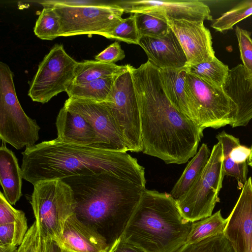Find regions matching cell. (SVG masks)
I'll return each mask as SVG.
<instances>
[{"label":"cell","instance_id":"6da1fadb","mask_svg":"<svg viewBox=\"0 0 252 252\" xmlns=\"http://www.w3.org/2000/svg\"><path fill=\"white\" fill-rule=\"evenodd\" d=\"M130 71L140 111L142 152L167 164L185 163L196 154L204 129L173 106L158 69L149 61Z\"/></svg>","mask_w":252,"mask_h":252},{"label":"cell","instance_id":"7a4b0ae2","mask_svg":"<svg viewBox=\"0 0 252 252\" xmlns=\"http://www.w3.org/2000/svg\"><path fill=\"white\" fill-rule=\"evenodd\" d=\"M23 179L34 185L46 180L108 173L145 186L144 168L126 152L69 144L57 138L26 148Z\"/></svg>","mask_w":252,"mask_h":252},{"label":"cell","instance_id":"3957f363","mask_svg":"<svg viewBox=\"0 0 252 252\" xmlns=\"http://www.w3.org/2000/svg\"><path fill=\"white\" fill-rule=\"evenodd\" d=\"M62 180L73 190L77 217L99 232L109 247L123 233L145 189L108 173Z\"/></svg>","mask_w":252,"mask_h":252},{"label":"cell","instance_id":"277c9868","mask_svg":"<svg viewBox=\"0 0 252 252\" xmlns=\"http://www.w3.org/2000/svg\"><path fill=\"white\" fill-rule=\"evenodd\" d=\"M192 223L170 193L145 189L120 238L144 252H175L185 244Z\"/></svg>","mask_w":252,"mask_h":252},{"label":"cell","instance_id":"5b68a950","mask_svg":"<svg viewBox=\"0 0 252 252\" xmlns=\"http://www.w3.org/2000/svg\"><path fill=\"white\" fill-rule=\"evenodd\" d=\"M37 2L57 13L61 36L98 34L106 37L123 20L125 13L115 3L95 0H44Z\"/></svg>","mask_w":252,"mask_h":252},{"label":"cell","instance_id":"8992f818","mask_svg":"<svg viewBox=\"0 0 252 252\" xmlns=\"http://www.w3.org/2000/svg\"><path fill=\"white\" fill-rule=\"evenodd\" d=\"M33 187L31 204L40 232L60 245L64 223L75 213L73 190L60 179L39 181Z\"/></svg>","mask_w":252,"mask_h":252},{"label":"cell","instance_id":"52a82bcc","mask_svg":"<svg viewBox=\"0 0 252 252\" xmlns=\"http://www.w3.org/2000/svg\"><path fill=\"white\" fill-rule=\"evenodd\" d=\"M40 126L25 112L18 99L13 73L0 62V137L17 150L35 145Z\"/></svg>","mask_w":252,"mask_h":252},{"label":"cell","instance_id":"ba28073f","mask_svg":"<svg viewBox=\"0 0 252 252\" xmlns=\"http://www.w3.org/2000/svg\"><path fill=\"white\" fill-rule=\"evenodd\" d=\"M185 88L191 120L200 127L218 129L235 121L237 106L223 88L187 72Z\"/></svg>","mask_w":252,"mask_h":252},{"label":"cell","instance_id":"9c48e42d","mask_svg":"<svg viewBox=\"0 0 252 252\" xmlns=\"http://www.w3.org/2000/svg\"><path fill=\"white\" fill-rule=\"evenodd\" d=\"M221 144L218 142L198 177L183 195L176 199L182 216L194 222L212 215L225 176Z\"/></svg>","mask_w":252,"mask_h":252},{"label":"cell","instance_id":"30bf717a","mask_svg":"<svg viewBox=\"0 0 252 252\" xmlns=\"http://www.w3.org/2000/svg\"><path fill=\"white\" fill-rule=\"evenodd\" d=\"M78 62L70 56L62 44H56L38 65L30 82L28 95L33 101L42 104L72 84Z\"/></svg>","mask_w":252,"mask_h":252},{"label":"cell","instance_id":"8fae6325","mask_svg":"<svg viewBox=\"0 0 252 252\" xmlns=\"http://www.w3.org/2000/svg\"><path fill=\"white\" fill-rule=\"evenodd\" d=\"M131 66L116 78L108 99L104 102L110 109L119 125L128 150L139 152L143 149L140 111Z\"/></svg>","mask_w":252,"mask_h":252},{"label":"cell","instance_id":"7c38bea8","mask_svg":"<svg viewBox=\"0 0 252 252\" xmlns=\"http://www.w3.org/2000/svg\"><path fill=\"white\" fill-rule=\"evenodd\" d=\"M63 106L80 114L91 123L97 137L94 148L124 152L128 151L119 125L104 102L68 98Z\"/></svg>","mask_w":252,"mask_h":252},{"label":"cell","instance_id":"4fadbf2b","mask_svg":"<svg viewBox=\"0 0 252 252\" xmlns=\"http://www.w3.org/2000/svg\"><path fill=\"white\" fill-rule=\"evenodd\" d=\"M125 13H145L158 18L167 20L191 21H212L209 6L197 0H122L115 2Z\"/></svg>","mask_w":252,"mask_h":252},{"label":"cell","instance_id":"5bb4252c","mask_svg":"<svg viewBox=\"0 0 252 252\" xmlns=\"http://www.w3.org/2000/svg\"><path fill=\"white\" fill-rule=\"evenodd\" d=\"M187 58L186 66L211 61L215 57L212 37L204 21L167 20Z\"/></svg>","mask_w":252,"mask_h":252},{"label":"cell","instance_id":"9a60e30c","mask_svg":"<svg viewBox=\"0 0 252 252\" xmlns=\"http://www.w3.org/2000/svg\"><path fill=\"white\" fill-rule=\"evenodd\" d=\"M235 252L252 250V178L242 189L239 197L227 218L223 232Z\"/></svg>","mask_w":252,"mask_h":252},{"label":"cell","instance_id":"2e32d148","mask_svg":"<svg viewBox=\"0 0 252 252\" xmlns=\"http://www.w3.org/2000/svg\"><path fill=\"white\" fill-rule=\"evenodd\" d=\"M59 246L68 252H107L109 248L105 239L75 213L66 220Z\"/></svg>","mask_w":252,"mask_h":252},{"label":"cell","instance_id":"e0dca14e","mask_svg":"<svg viewBox=\"0 0 252 252\" xmlns=\"http://www.w3.org/2000/svg\"><path fill=\"white\" fill-rule=\"evenodd\" d=\"M157 68H179L187 64L185 53L172 30L161 37L142 36L139 44Z\"/></svg>","mask_w":252,"mask_h":252},{"label":"cell","instance_id":"ac0fdd59","mask_svg":"<svg viewBox=\"0 0 252 252\" xmlns=\"http://www.w3.org/2000/svg\"><path fill=\"white\" fill-rule=\"evenodd\" d=\"M57 138L64 143L94 147L96 132L91 123L80 114L63 106L56 121Z\"/></svg>","mask_w":252,"mask_h":252},{"label":"cell","instance_id":"d6986e66","mask_svg":"<svg viewBox=\"0 0 252 252\" xmlns=\"http://www.w3.org/2000/svg\"><path fill=\"white\" fill-rule=\"evenodd\" d=\"M223 88L237 106L232 127L246 126L252 119V82L247 80L242 64L230 69Z\"/></svg>","mask_w":252,"mask_h":252},{"label":"cell","instance_id":"ffe728a7","mask_svg":"<svg viewBox=\"0 0 252 252\" xmlns=\"http://www.w3.org/2000/svg\"><path fill=\"white\" fill-rule=\"evenodd\" d=\"M216 138L222 147L224 175L235 178L239 189H242L248 179L247 160L251 148L242 145L238 138L224 131L217 134Z\"/></svg>","mask_w":252,"mask_h":252},{"label":"cell","instance_id":"44dd1931","mask_svg":"<svg viewBox=\"0 0 252 252\" xmlns=\"http://www.w3.org/2000/svg\"><path fill=\"white\" fill-rule=\"evenodd\" d=\"M22 179L21 168L16 156L3 143L0 148V181L3 194L12 205L22 195Z\"/></svg>","mask_w":252,"mask_h":252},{"label":"cell","instance_id":"7402d4cb","mask_svg":"<svg viewBox=\"0 0 252 252\" xmlns=\"http://www.w3.org/2000/svg\"><path fill=\"white\" fill-rule=\"evenodd\" d=\"M158 72L163 90L172 104L180 113L191 119L185 88L186 66L159 69Z\"/></svg>","mask_w":252,"mask_h":252},{"label":"cell","instance_id":"603a6c76","mask_svg":"<svg viewBox=\"0 0 252 252\" xmlns=\"http://www.w3.org/2000/svg\"><path fill=\"white\" fill-rule=\"evenodd\" d=\"M118 76L105 77L86 83L71 84L66 93L68 98L105 102L108 99Z\"/></svg>","mask_w":252,"mask_h":252},{"label":"cell","instance_id":"cb8c5ba5","mask_svg":"<svg viewBox=\"0 0 252 252\" xmlns=\"http://www.w3.org/2000/svg\"><path fill=\"white\" fill-rule=\"evenodd\" d=\"M130 66L118 65L95 60L78 62L72 84L86 83L105 77L117 76L127 71Z\"/></svg>","mask_w":252,"mask_h":252},{"label":"cell","instance_id":"d4e9b609","mask_svg":"<svg viewBox=\"0 0 252 252\" xmlns=\"http://www.w3.org/2000/svg\"><path fill=\"white\" fill-rule=\"evenodd\" d=\"M211 153L207 145L202 144L172 189L170 194L174 199H177L189 189L207 164Z\"/></svg>","mask_w":252,"mask_h":252},{"label":"cell","instance_id":"484cf974","mask_svg":"<svg viewBox=\"0 0 252 252\" xmlns=\"http://www.w3.org/2000/svg\"><path fill=\"white\" fill-rule=\"evenodd\" d=\"M187 72L194 75L206 83L223 88L230 69L216 57L210 61L186 66Z\"/></svg>","mask_w":252,"mask_h":252},{"label":"cell","instance_id":"4316f807","mask_svg":"<svg viewBox=\"0 0 252 252\" xmlns=\"http://www.w3.org/2000/svg\"><path fill=\"white\" fill-rule=\"evenodd\" d=\"M227 222L219 210L211 216L192 223L185 244H191L223 233Z\"/></svg>","mask_w":252,"mask_h":252},{"label":"cell","instance_id":"83f0119b","mask_svg":"<svg viewBox=\"0 0 252 252\" xmlns=\"http://www.w3.org/2000/svg\"><path fill=\"white\" fill-rule=\"evenodd\" d=\"M28 229L25 215L16 220L0 224V252H15Z\"/></svg>","mask_w":252,"mask_h":252},{"label":"cell","instance_id":"f1b7e54d","mask_svg":"<svg viewBox=\"0 0 252 252\" xmlns=\"http://www.w3.org/2000/svg\"><path fill=\"white\" fill-rule=\"evenodd\" d=\"M35 35L42 40H52L61 36V24L55 11L44 7L33 28Z\"/></svg>","mask_w":252,"mask_h":252},{"label":"cell","instance_id":"f546056e","mask_svg":"<svg viewBox=\"0 0 252 252\" xmlns=\"http://www.w3.org/2000/svg\"><path fill=\"white\" fill-rule=\"evenodd\" d=\"M252 15V0H244L213 20L211 27L219 32L233 29V26Z\"/></svg>","mask_w":252,"mask_h":252},{"label":"cell","instance_id":"4dcf8cb0","mask_svg":"<svg viewBox=\"0 0 252 252\" xmlns=\"http://www.w3.org/2000/svg\"><path fill=\"white\" fill-rule=\"evenodd\" d=\"M133 14L140 37H161L171 29L166 20L145 13Z\"/></svg>","mask_w":252,"mask_h":252},{"label":"cell","instance_id":"1f68e13d","mask_svg":"<svg viewBox=\"0 0 252 252\" xmlns=\"http://www.w3.org/2000/svg\"><path fill=\"white\" fill-rule=\"evenodd\" d=\"M175 252H235L223 233L201 241L185 244Z\"/></svg>","mask_w":252,"mask_h":252},{"label":"cell","instance_id":"d6a6232c","mask_svg":"<svg viewBox=\"0 0 252 252\" xmlns=\"http://www.w3.org/2000/svg\"><path fill=\"white\" fill-rule=\"evenodd\" d=\"M106 38L138 45L141 37L138 31L134 14L131 13L128 17L123 19Z\"/></svg>","mask_w":252,"mask_h":252},{"label":"cell","instance_id":"836d02e7","mask_svg":"<svg viewBox=\"0 0 252 252\" xmlns=\"http://www.w3.org/2000/svg\"><path fill=\"white\" fill-rule=\"evenodd\" d=\"M235 33L246 78L248 81L252 82V38L251 33L238 26H236Z\"/></svg>","mask_w":252,"mask_h":252},{"label":"cell","instance_id":"e575fe53","mask_svg":"<svg viewBox=\"0 0 252 252\" xmlns=\"http://www.w3.org/2000/svg\"><path fill=\"white\" fill-rule=\"evenodd\" d=\"M40 243V231L35 220L29 228L17 252H38Z\"/></svg>","mask_w":252,"mask_h":252},{"label":"cell","instance_id":"d590c367","mask_svg":"<svg viewBox=\"0 0 252 252\" xmlns=\"http://www.w3.org/2000/svg\"><path fill=\"white\" fill-rule=\"evenodd\" d=\"M125 57L124 51L117 42L108 46L106 49L95 56V61L108 63H115L123 60Z\"/></svg>","mask_w":252,"mask_h":252},{"label":"cell","instance_id":"8d00e7d4","mask_svg":"<svg viewBox=\"0 0 252 252\" xmlns=\"http://www.w3.org/2000/svg\"><path fill=\"white\" fill-rule=\"evenodd\" d=\"M107 252H144L141 249L123 241L120 237L109 247Z\"/></svg>","mask_w":252,"mask_h":252},{"label":"cell","instance_id":"74e56055","mask_svg":"<svg viewBox=\"0 0 252 252\" xmlns=\"http://www.w3.org/2000/svg\"><path fill=\"white\" fill-rule=\"evenodd\" d=\"M41 252H63V249L55 241L42 235L40 232Z\"/></svg>","mask_w":252,"mask_h":252},{"label":"cell","instance_id":"f35d334b","mask_svg":"<svg viewBox=\"0 0 252 252\" xmlns=\"http://www.w3.org/2000/svg\"><path fill=\"white\" fill-rule=\"evenodd\" d=\"M251 154L248 158L247 160V164L248 165L250 166L252 168V145L251 146Z\"/></svg>","mask_w":252,"mask_h":252},{"label":"cell","instance_id":"ab89813d","mask_svg":"<svg viewBox=\"0 0 252 252\" xmlns=\"http://www.w3.org/2000/svg\"><path fill=\"white\" fill-rule=\"evenodd\" d=\"M38 252H40V246H39V248Z\"/></svg>","mask_w":252,"mask_h":252},{"label":"cell","instance_id":"60d3db41","mask_svg":"<svg viewBox=\"0 0 252 252\" xmlns=\"http://www.w3.org/2000/svg\"><path fill=\"white\" fill-rule=\"evenodd\" d=\"M63 252H67V251H65L63 250Z\"/></svg>","mask_w":252,"mask_h":252},{"label":"cell","instance_id":"b9f144b4","mask_svg":"<svg viewBox=\"0 0 252 252\" xmlns=\"http://www.w3.org/2000/svg\"><path fill=\"white\" fill-rule=\"evenodd\" d=\"M15 252H17V250H16V251Z\"/></svg>","mask_w":252,"mask_h":252},{"label":"cell","instance_id":"7bdbcfd3","mask_svg":"<svg viewBox=\"0 0 252 252\" xmlns=\"http://www.w3.org/2000/svg\"><path fill=\"white\" fill-rule=\"evenodd\" d=\"M251 252H252V250Z\"/></svg>","mask_w":252,"mask_h":252}]
</instances>
